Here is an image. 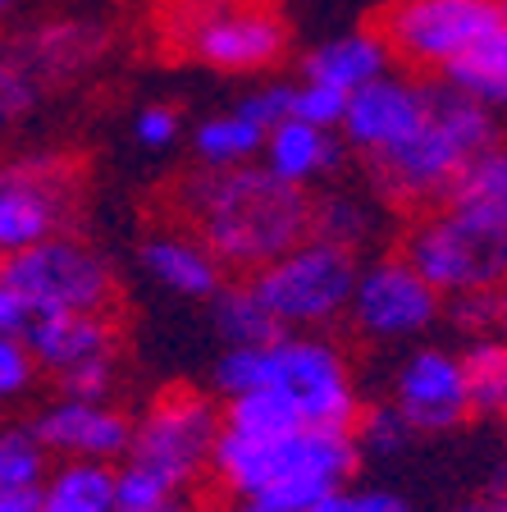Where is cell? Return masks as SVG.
I'll use <instances>...</instances> for the list:
<instances>
[{
	"instance_id": "cell-27",
	"label": "cell",
	"mask_w": 507,
	"mask_h": 512,
	"mask_svg": "<svg viewBox=\"0 0 507 512\" xmlns=\"http://www.w3.org/2000/svg\"><path fill=\"white\" fill-rule=\"evenodd\" d=\"M311 234L361 252V243H370V234H375V206L361 192L329 188L325 197H311Z\"/></svg>"
},
{
	"instance_id": "cell-22",
	"label": "cell",
	"mask_w": 507,
	"mask_h": 512,
	"mask_svg": "<svg viewBox=\"0 0 507 512\" xmlns=\"http://www.w3.org/2000/svg\"><path fill=\"white\" fill-rule=\"evenodd\" d=\"M115 467L110 462H60L37 485V512H110Z\"/></svg>"
},
{
	"instance_id": "cell-3",
	"label": "cell",
	"mask_w": 507,
	"mask_h": 512,
	"mask_svg": "<svg viewBox=\"0 0 507 512\" xmlns=\"http://www.w3.org/2000/svg\"><path fill=\"white\" fill-rule=\"evenodd\" d=\"M361 448L352 430H233L224 426L211 453V476L233 499L307 512L357 476Z\"/></svg>"
},
{
	"instance_id": "cell-39",
	"label": "cell",
	"mask_w": 507,
	"mask_h": 512,
	"mask_svg": "<svg viewBox=\"0 0 507 512\" xmlns=\"http://www.w3.org/2000/svg\"><path fill=\"white\" fill-rule=\"evenodd\" d=\"M32 316L37 311L28 307V298H23L14 284H5V275H0V334H10V339H23L32 325Z\"/></svg>"
},
{
	"instance_id": "cell-21",
	"label": "cell",
	"mask_w": 507,
	"mask_h": 512,
	"mask_svg": "<svg viewBox=\"0 0 507 512\" xmlns=\"http://www.w3.org/2000/svg\"><path fill=\"white\" fill-rule=\"evenodd\" d=\"M439 83L457 87L462 96H471L489 110H507V19L494 32H485L471 51L457 55L439 74Z\"/></svg>"
},
{
	"instance_id": "cell-31",
	"label": "cell",
	"mask_w": 507,
	"mask_h": 512,
	"mask_svg": "<svg viewBox=\"0 0 507 512\" xmlns=\"http://www.w3.org/2000/svg\"><path fill=\"white\" fill-rule=\"evenodd\" d=\"M37 96H42V87L32 83L19 64H14V55L0 46V138H10L14 128L37 110Z\"/></svg>"
},
{
	"instance_id": "cell-29",
	"label": "cell",
	"mask_w": 507,
	"mask_h": 512,
	"mask_svg": "<svg viewBox=\"0 0 507 512\" xmlns=\"http://www.w3.org/2000/svg\"><path fill=\"white\" fill-rule=\"evenodd\" d=\"M115 503L119 508H142V512H179L183 494L147 471L142 462H115Z\"/></svg>"
},
{
	"instance_id": "cell-41",
	"label": "cell",
	"mask_w": 507,
	"mask_h": 512,
	"mask_svg": "<svg viewBox=\"0 0 507 512\" xmlns=\"http://www.w3.org/2000/svg\"><path fill=\"white\" fill-rule=\"evenodd\" d=\"M453 512H507V490L485 494V499H471V503H462V508H453Z\"/></svg>"
},
{
	"instance_id": "cell-15",
	"label": "cell",
	"mask_w": 507,
	"mask_h": 512,
	"mask_svg": "<svg viewBox=\"0 0 507 512\" xmlns=\"http://www.w3.org/2000/svg\"><path fill=\"white\" fill-rule=\"evenodd\" d=\"M425 106H430V78L407 74V69H389L384 78L357 87L343 106V119H338V138L343 147L357 151L361 160L389 151L393 142H402L421 124Z\"/></svg>"
},
{
	"instance_id": "cell-7",
	"label": "cell",
	"mask_w": 507,
	"mask_h": 512,
	"mask_svg": "<svg viewBox=\"0 0 507 512\" xmlns=\"http://www.w3.org/2000/svg\"><path fill=\"white\" fill-rule=\"evenodd\" d=\"M357 266L361 261L352 247H338L307 234L302 243H293L284 256H275L270 266H261L247 279L256 284L270 316L279 320V330L311 334V330H329L334 320L348 316Z\"/></svg>"
},
{
	"instance_id": "cell-8",
	"label": "cell",
	"mask_w": 507,
	"mask_h": 512,
	"mask_svg": "<svg viewBox=\"0 0 507 512\" xmlns=\"http://www.w3.org/2000/svg\"><path fill=\"white\" fill-rule=\"evenodd\" d=\"M224 430V407L206 398L201 389H165L147 403V412L133 421V439H128V462H142L169 480L174 490L188 499L201 480L211 476V453L215 439Z\"/></svg>"
},
{
	"instance_id": "cell-24",
	"label": "cell",
	"mask_w": 507,
	"mask_h": 512,
	"mask_svg": "<svg viewBox=\"0 0 507 512\" xmlns=\"http://www.w3.org/2000/svg\"><path fill=\"white\" fill-rule=\"evenodd\" d=\"M211 320L229 348H247V343H265L275 334H284L279 320L270 316V307L261 302L252 279H224L211 298Z\"/></svg>"
},
{
	"instance_id": "cell-34",
	"label": "cell",
	"mask_w": 507,
	"mask_h": 512,
	"mask_svg": "<svg viewBox=\"0 0 507 512\" xmlns=\"http://www.w3.org/2000/svg\"><path fill=\"white\" fill-rule=\"evenodd\" d=\"M343 106H348V96L334 92V87L311 83V78L293 83V115H297V119H307V124L338 128V119H343Z\"/></svg>"
},
{
	"instance_id": "cell-9",
	"label": "cell",
	"mask_w": 507,
	"mask_h": 512,
	"mask_svg": "<svg viewBox=\"0 0 507 512\" xmlns=\"http://www.w3.org/2000/svg\"><path fill=\"white\" fill-rule=\"evenodd\" d=\"M83 170L69 151H28L0 160V252L14 256L74 229Z\"/></svg>"
},
{
	"instance_id": "cell-38",
	"label": "cell",
	"mask_w": 507,
	"mask_h": 512,
	"mask_svg": "<svg viewBox=\"0 0 507 512\" xmlns=\"http://www.w3.org/2000/svg\"><path fill=\"white\" fill-rule=\"evenodd\" d=\"M238 110H247V115L270 133L275 124H284V119L293 115V83H256L252 92L238 101Z\"/></svg>"
},
{
	"instance_id": "cell-18",
	"label": "cell",
	"mask_w": 507,
	"mask_h": 512,
	"mask_svg": "<svg viewBox=\"0 0 507 512\" xmlns=\"http://www.w3.org/2000/svg\"><path fill=\"white\" fill-rule=\"evenodd\" d=\"M138 256L147 266V275L160 288H169L174 298L211 302L215 288L224 284V266L192 229H156V234L142 238Z\"/></svg>"
},
{
	"instance_id": "cell-4",
	"label": "cell",
	"mask_w": 507,
	"mask_h": 512,
	"mask_svg": "<svg viewBox=\"0 0 507 512\" xmlns=\"http://www.w3.org/2000/svg\"><path fill=\"white\" fill-rule=\"evenodd\" d=\"M498 142V119L489 106L462 96L457 87L430 78V106H425L421 124L389 151L366 160L370 188L375 197L407 211H425L439 206L462 179V170L480 156L485 147Z\"/></svg>"
},
{
	"instance_id": "cell-26",
	"label": "cell",
	"mask_w": 507,
	"mask_h": 512,
	"mask_svg": "<svg viewBox=\"0 0 507 512\" xmlns=\"http://www.w3.org/2000/svg\"><path fill=\"white\" fill-rule=\"evenodd\" d=\"M444 202L507 224V142H494V147L480 151L462 170V179L453 183V192H448Z\"/></svg>"
},
{
	"instance_id": "cell-33",
	"label": "cell",
	"mask_w": 507,
	"mask_h": 512,
	"mask_svg": "<svg viewBox=\"0 0 507 512\" xmlns=\"http://www.w3.org/2000/svg\"><path fill=\"white\" fill-rule=\"evenodd\" d=\"M115 380H119V357H101V362H87V366H74V371L55 375V389H60L64 398H92V403H110Z\"/></svg>"
},
{
	"instance_id": "cell-17",
	"label": "cell",
	"mask_w": 507,
	"mask_h": 512,
	"mask_svg": "<svg viewBox=\"0 0 507 512\" xmlns=\"http://www.w3.org/2000/svg\"><path fill=\"white\" fill-rule=\"evenodd\" d=\"M23 343L55 380L74 366L119 357V325L110 320V311H46V316H32Z\"/></svg>"
},
{
	"instance_id": "cell-47",
	"label": "cell",
	"mask_w": 507,
	"mask_h": 512,
	"mask_svg": "<svg viewBox=\"0 0 507 512\" xmlns=\"http://www.w3.org/2000/svg\"><path fill=\"white\" fill-rule=\"evenodd\" d=\"M498 5H503V10H507V0H498Z\"/></svg>"
},
{
	"instance_id": "cell-36",
	"label": "cell",
	"mask_w": 507,
	"mask_h": 512,
	"mask_svg": "<svg viewBox=\"0 0 507 512\" xmlns=\"http://www.w3.org/2000/svg\"><path fill=\"white\" fill-rule=\"evenodd\" d=\"M307 512H416V508L393 490H352V485H343V490L325 494L320 503H311Z\"/></svg>"
},
{
	"instance_id": "cell-12",
	"label": "cell",
	"mask_w": 507,
	"mask_h": 512,
	"mask_svg": "<svg viewBox=\"0 0 507 512\" xmlns=\"http://www.w3.org/2000/svg\"><path fill=\"white\" fill-rule=\"evenodd\" d=\"M444 316V298L412 270L402 252L370 256L357 266L348 320L352 330L370 343H402L416 339Z\"/></svg>"
},
{
	"instance_id": "cell-5",
	"label": "cell",
	"mask_w": 507,
	"mask_h": 512,
	"mask_svg": "<svg viewBox=\"0 0 507 512\" xmlns=\"http://www.w3.org/2000/svg\"><path fill=\"white\" fill-rule=\"evenodd\" d=\"M398 252L439 298L489 293L507 279V224L439 202L416 211Z\"/></svg>"
},
{
	"instance_id": "cell-35",
	"label": "cell",
	"mask_w": 507,
	"mask_h": 512,
	"mask_svg": "<svg viewBox=\"0 0 507 512\" xmlns=\"http://www.w3.org/2000/svg\"><path fill=\"white\" fill-rule=\"evenodd\" d=\"M133 138L151 151H169L183 138L179 106H169V101H151V106H142L138 115H133Z\"/></svg>"
},
{
	"instance_id": "cell-44",
	"label": "cell",
	"mask_w": 507,
	"mask_h": 512,
	"mask_svg": "<svg viewBox=\"0 0 507 512\" xmlns=\"http://www.w3.org/2000/svg\"><path fill=\"white\" fill-rule=\"evenodd\" d=\"M19 10H23V0H0V28H5V23H10Z\"/></svg>"
},
{
	"instance_id": "cell-10",
	"label": "cell",
	"mask_w": 507,
	"mask_h": 512,
	"mask_svg": "<svg viewBox=\"0 0 507 512\" xmlns=\"http://www.w3.org/2000/svg\"><path fill=\"white\" fill-rule=\"evenodd\" d=\"M507 19L498 0H393L375 19L393 64L407 74L439 78L462 51L494 32Z\"/></svg>"
},
{
	"instance_id": "cell-43",
	"label": "cell",
	"mask_w": 507,
	"mask_h": 512,
	"mask_svg": "<svg viewBox=\"0 0 507 512\" xmlns=\"http://www.w3.org/2000/svg\"><path fill=\"white\" fill-rule=\"evenodd\" d=\"M233 512H279L270 503H252V499H233Z\"/></svg>"
},
{
	"instance_id": "cell-40",
	"label": "cell",
	"mask_w": 507,
	"mask_h": 512,
	"mask_svg": "<svg viewBox=\"0 0 507 512\" xmlns=\"http://www.w3.org/2000/svg\"><path fill=\"white\" fill-rule=\"evenodd\" d=\"M0 512H37V490H0Z\"/></svg>"
},
{
	"instance_id": "cell-25",
	"label": "cell",
	"mask_w": 507,
	"mask_h": 512,
	"mask_svg": "<svg viewBox=\"0 0 507 512\" xmlns=\"http://www.w3.org/2000/svg\"><path fill=\"white\" fill-rule=\"evenodd\" d=\"M466 394H471V416H498L507 421V343L498 334H480L462 348Z\"/></svg>"
},
{
	"instance_id": "cell-14",
	"label": "cell",
	"mask_w": 507,
	"mask_h": 512,
	"mask_svg": "<svg viewBox=\"0 0 507 512\" xmlns=\"http://www.w3.org/2000/svg\"><path fill=\"white\" fill-rule=\"evenodd\" d=\"M393 407L416 435H444L471 421L462 352L453 348H416L393 371Z\"/></svg>"
},
{
	"instance_id": "cell-32",
	"label": "cell",
	"mask_w": 507,
	"mask_h": 512,
	"mask_svg": "<svg viewBox=\"0 0 507 512\" xmlns=\"http://www.w3.org/2000/svg\"><path fill=\"white\" fill-rule=\"evenodd\" d=\"M37 357L23 339H10V334H0V407L5 403H19L28 394L32 384H37Z\"/></svg>"
},
{
	"instance_id": "cell-45",
	"label": "cell",
	"mask_w": 507,
	"mask_h": 512,
	"mask_svg": "<svg viewBox=\"0 0 507 512\" xmlns=\"http://www.w3.org/2000/svg\"><path fill=\"white\" fill-rule=\"evenodd\" d=\"M110 512H142V508H119V503H115V508H110Z\"/></svg>"
},
{
	"instance_id": "cell-1",
	"label": "cell",
	"mask_w": 507,
	"mask_h": 512,
	"mask_svg": "<svg viewBox=\"0 0 507 512\" xmlns=\"http://www.w3.org/2000/svg\"><path fill=\"white\" fill-rule=\"evenodd\" d=\"M215 389L224 394V426L233 430H352L361 416L348 352L316 330L229 348L215 362Z\"/></svg>"
},
{
	"instance_id": "cell-37",
	"label": "cell",
	"mask_w": 507,
	"mask_h": 512,
	"mask_svg": "<svg viewBox=\"0 0 507 512\" xmlns=\"http://www.w3.org/2000/svg\"><path fill=\"white\" fill-rule=\"evenodd\" d=\"M444 316L453 320L457 334H494V288L489 293H457V298H444Z\"/></svg>"
},
{
	"instance_id": "cell-6",
	"label": "cell",
	"mask_w": 507,
	"mask_h": 512,
	"mask_svg": "<svg viewBox=\"0 0 507 512\" xmlns=\"http://www.w3.org/2000/svg\"><path fill=\"white\" fill-rule=\"evenodd\" d=\"M169 42L215 74L256 78L288 55V23L261 0H188L174 5Z\"/></svg>"
},
{
	"instance_id": "cell-42",
	"label": "cell",
	"mask_w": 507,
	"mask_h": 512,
	"mask_svg": "<svg viewBox=\"0 0 507 512\" xmlns=\"http://www.w3.org/2000/svg\"><path fill=\"white\" fill-rule=\"evenodd\" d=\"M494 334L507 343V279L494 288Z\"/></svg>"
},
{
	"instance_id": "cell-16",
	"label": "cell",
	"mask_w": 507,
	"mask_h": 512,
	"mask_svg": "<svg viewBox=\"0 0 507 512\" xmlns=\"http://www.w3.org/2000/svg\"><path fill=\"white\" fill-rule=\"evenodd\" d=\"M32 435L42 439L46 453L60 462H124L128 439H133V416L115 403H92V398H55L51 407L28 421Z\"/></svg>"
},
{
	"instance_id": "cell-23",
	"label": "cell",
	"mask_w": 507,
	"mask_h": 512,
	"mask_svg": "<svg viewBox=\"0 0 507 512\" xmlns=\"http://www.w3.org/2000/svg\"><path fill=\"white\" fill-rule=\"evenodd\" d=\"M261 147H265V128L238 106L206 115L192 128V156H197V165H211V170L252 165V160H261Z\"/></svg>"
},
{
	"instance_id": "cell-19",
	"label": "cell",
	"mask_w": 507,
	"mask_h": 512,
	"mask_svg": "<svg viewBox=\"0 0 507 512\" xmlns=\"http://www.w3.org/2000/svg\"><path fill=\"white\" fill-rule=\"evenodd\" d=\"M343 156H348V147L338 138V128L307 124V119H297V115H288L284 124L270 128L261 147V165L275 179L293 183V188H311L320 179H334Z\"/></svg>"
},
{
	"instance_id": "cell-46",
	"label": "cell",
	"mask_w": 507,
	"mask_h": 512,
	"mask_svg": "<svg viewBox=\"0 0 507 512\" xmlns=\"http://www.w3.org/2000/svg\"><path fill=\"white\" fill-rule=\"evenodd\" d=\"M0 275H5V252H0Z\"/></svg>"
},
{
	"instance_id": "cell-11",
	"label": "cell",
	"mask_w": 507,
	"mask_h": 512,
	"mask_svg": "<svg viewBox=\"0 0 507 512\" xmlns=\"http://www.w3.org/2000/svg\"><path fill=\"white\" fill-rule=\"evenodd\" d=\"M5 284L19 288L37 316H46V311H110L119 298L115 266L74 229L5 256Z\"/></svg>"
},
{
	"instance_id": "cell-2",
	"label": "cell",
	"mask_w": 507,
	"mask_h": 512,
	"mask_svg": "<svg viewBox=\"0 0 507 512\" xmlns=\"http://www.w3.org/2000/svg\"><path fill=\"white\" fill-rule=\"evenodd\" d=\"M169 206L224 270L243 275H256L311 234V192L275 179L261 160L229 170L197 165L174 179Z\"/></svg>"
},
{
	"instance_id": "cell-13",
	"label": "cell",
	"mask_w": 507,
	"mask_h": 512,
	"mask_svg": "<svg viewBox=\"0 0 507 512\" xmlns=\"http://www.w3.org/2000/svg\"><path fill=\"white\" fill-rule=\"evenodd\" d=\"M0 46L46 92V87H69L92 74L110 51V28L87 14H51V19L23 23L19 32L0 37Z\"/></svg>"
},
{
	"instance_id": "cell-28",
	"label": "cell",
	"mask_w": 507,
	"mask_h": 512,
	"mask_svg": "<svg viewBox=\"0 0 507 512\" xmlns=\"http://www.w3.org/2000/svg\"><path fill=\"white\" fill-rule=\"evenodd\" d=\"M51 471V453L42 439L32 435V426H5L0 430V490H23L32 494Z\"/></svg>"
},
{
	"instance_id": "cell-30",
	"label": "cell",
	"mask_w": 507,
	"mask_h": 512,
	"mask_svg": "<svg viewBox=\"0 0 507 512\" xmlns=\"http://www.w3.org/2000/svg\"><path fill=\"white\" fill-rule=\"evenodd\" d=\"M412 435H416V430L402 421L393 403L361 407L357 426H352V439H357V448L366 453V458H393V453H402V448H407V439H412Z\"/></svg>"
},
{
	"instance_id": "cell-20",
	"label": "cell",
	"mask_w": 507,
	"mask_h": 512,
	"mask_svg": "<svg viewBox=\"0 0 507 512\" xmlns=\"http://www.w3.org/2000/svg\"><path fill=\"white\" fill-rule=\"evenodd\" d=\"M389 69H393V55H389V46H384V37L375 32V23H370V28L338 32V37H325V42H316L302 55V78L325 83L343 96H352L357 87L384 78Z\"/></svg>"
}]
</instances>
